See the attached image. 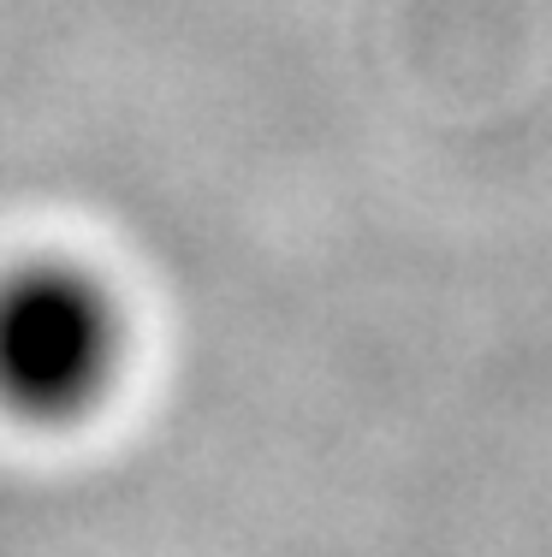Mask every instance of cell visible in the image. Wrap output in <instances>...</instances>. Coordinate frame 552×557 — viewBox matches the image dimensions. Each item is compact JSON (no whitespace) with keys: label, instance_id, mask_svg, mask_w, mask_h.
Masks as SVG:
<instances>
[{"label":"cell","instance_id":"obj_1","mask_svg":"<svg viewBox=\"0 0 552 557\" xmlns=\"http://www.w3.org/2000/svg\"><path fill=\"white\" fill-rule=\"evenodd\" d=\"M125 309L89 268L24 261L0 273V409L72 428L120 386Z\"/></svg>","mask_w":552,"mask_h":557}]
</instances>
